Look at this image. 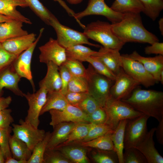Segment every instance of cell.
Instances as JSON below:
<instances>
[{
	"mask_svg": "<svg viewBox=\"0 0 163 163\" xmlns=\"http://www.w3.org/2000/svg\"><path fill=\"white\" fill-rule=\"evenodd\" d=\"M111 29L113 33L125 43L135 42L151 44L159 41L157 37L144 27L140 13L124 14L120 21L111 24Z\"/></svg>",
	"mask_w": 163,
	"mask_h": 163,
	"instance_id": "6da1fadb",
	"label": "cell"
},
{
	"mask_svg": "<svg viewBox=\"0 0 163 163\" xmlns=\"http://www.w3.org/2000/svg\"><path fill=\"white\" fill-rule=\"evenodd\" d=\"M136 110L156 119L163 120V92L152 90L135 89L127 98L121 100Z\"/></svg>",
	"mask_w": 163,
	"mask_h": 163,
	"instance_id": "7a4b0ae2",
	"label": "cell"
},
{
	"mask_svg": "<svg viewBox=\"0 0 163 163\" xmlns=\"http://www.w3.org/2000/svg\"><path fill=\"white\" fill-rule=\"evenodd\" d=\"M88 38L98 42L103 46L120 50L125 44L113 32L111 24L97 20L88 24L83 32Z\"/></svg>",
	"mask_w": 163,
	"mask_h": 163,
	"instance_id": "3957f363",
	"label": "cell"
},
{
	"mask_svg": "<svg viewBox=\"0 0 163 163\" xmlns=\"http://www.w3.org/2000/svg\"><path fill=\"white\" fill-rule=\"evenodd\" d=\"M103 107L107 115L106 123L114 130L120 121L132 119L143 114L126 103L116 100L110 95Z\"/></svg>",
	"mask_w": 163,
	"mask_h": 163,
	"instance_id": "277c9868",
	"label": "cell"
},
{
	"mask_svg": "<svg viewBox=\"0 0 163 163\" xmlns=\"http://www.w3.org/2000/svg\"><path fill=\"white\" fill-rule=\"evenodd\" d=\"M86 77L88 93L104 107L110 95V88L114 81L97 72L90 64L86 69Z\"/></svg>",
	"mask_w": 163,
	"mask_h": 163,
	"instance_id": "5b68a950",
	"label": "cell"
},
{
	"mask_svg": "<svg viewBox=\"0 0 163 163\" xmlns=\"http://www.w3.org/2000/svg\"><path fill=\"white\" fill-rule=\"evenodd\" d=\"M50 25L54 29L58 43L65 49L78 44H88L96 47H101L99 45L90 42L83 33L61 24L53 15L50 20Z\"/></svg>",
	"mask_w": 163,
	"mask_h": 163,
	"instance_id": "8992f818",
	"label": "cell"
},
{
	"mask_svg": "<svg viewBox=\"0 0 163 163\" xmlns=\"http://www.w3.org/2000/svg\"><path fill=\"white\" fill-rule=\"evenodd\" d=\"M149 117L142 114L128 120L125 130L124 149L136 147L143 140L148 132L147 122Z\"/></svg>",
	"mask_w": 163,
	"mask_h": 163,
	"instance_id": "52a82bcc",
	"label": "cell"
},
{
	"mask_svg": "<svg viewBox=\"0 0 163 163\" xmlns=\"http://www.w3.org/2000/svg\"><path fill=\"white\" fill-rule=\"evenodd\" d=\"M92 15L104 16L111 24H115L122 19L124 14L114 11L106 4L104 0H89L86 8L82 11L75 13L74 17L84 29L85 26L81 22L80 20L85 16Z\"/></svg>",
	"mask_w": 163,
	"mask_h": 163,
	"instance_id": "ba28073f",
	"label": "cell"
},
{
	"mask_svg": "<svg viewBox=\"0 0 163 163\" xmlns=\"http://www.w3.org/2000/svg\"><path fill=\"white\" fill-rule=\"evenodd\" d=\"M121 56V67L127 74L140 85L147 88L156 83L153 77L141 62L131 58L128 54H122Z\"/></svg>",
	"mask_w": 163,
	"mask_h": 163,
	"instance_id": "9c48e42d",
	"label": "cell"
},
{
	"mask_svg": "<svg viewBox=\"0 0 163 163\" xmlns=\"http://www.w3.org/2000/svg\"><path fill=\"white\" fill-rule=\"evenodd\" d=\"M47 93L48 91L45 88L40 87L35 93L24 94V97L26 98L29 105L24 120L36 128H38L40 123L39 117L46 102Z\"/></svg>",
	"mask_w": 163,
	"mask_h": 163,
	"instance_id": "30bf717a",
	"label": "cell"
},
{
	"mask_svg": "<svg viewBox=\"0 0 163 163\" xmlns=\"http://www.w3.org/2000/svg\"><path fill=\"white\" fill-rule=\"evenodd\" d=\"M19 124L12 123L13 135L24 142L32 151L42 140L46 133L43 129L35 128L30 123L20 119Z\"/></svg>",
	"mask_w": 163,
	"mask_h": 163,
	"instance_id": "8fae6325",
	"label": "cell"
},
{
	"mask_svg": "<svg viewBox=\"0 0 163 163\" xmlns=\"http://www.w3.org/2000/svg\"><path fill=\"white\" fill-rule=\"evenodd\" d=\"M115 83L110 90L111 96L117 100H122L129 97L140 85L127 74L121 67L116 75Z\"/></svg>",
	"mask_w": 163,
	"mask_h": 163,
	"instance_id": "7c38bea8",
	"label": "cell"
},
{
	"mask_svg": "<svg viewBox=\"0 0 163 163\" xmlns=\"http://www.w3.org/2000/svg\"><path fill=\"white\" fill-rule=\"evenodd\" d=\"M39 49L40 52L39 58L40 62L46 64L51 62L59 66L67 59L66 49L60 45L56 40L51 37Z\"/></svg>",
	"mask_w": 163,
	"mask_h": 163,
	"instance_id": "4fadbf2b",
	"label": "cell"
},
{
	"mask_svg": "<svg viewBox=\"0 0 163 163\" xmlns=\"http://www.w3.org/2000/svg\"><path fill=\"white\" fill-rule=\"evenodd\" d=\"M44 29L43 28L40 29L39 35L34 42L28 49L19 55L12 64L16 73L21 78H24L28 80L34 89L35 87L31 69V59L34 49L42 35Z\"/></svg>",
	"mask_w": 163,
	"mask_h": 163,
	"instance_id": "5bb4252c",
	"label": "cell"
},
{
	"mask_svg": "<svg viewBox=\"0 0 163 163\" xmlns=\"http://www.w3.org/2000/svg\"><path fill=\"white\" fill-rule=\"evenodd\" d=\"M50 125L54 127L63 122H88V115L78 107L68 104L62 110H51Z\"/></svg>",
	"mask_w": 163,
	"mask_h": 163,
	"instance_id": "9a60e30c",
	"label": "cell"
},
{
	"mask_svg": "<svg viewBox=\"0 0 163 163\" xmlns=\"http://www.w3.org/2000/svg\"><path fill=\"white\" fill-rule=\"evenodd\" d=\"M21 78L12 64L0 69V97L3 94L4 88L9 90L17 96L24 97V93L18 86Z\"/></svg>",
	"mask_w": 163,
	"mask_h": 163,
	"instance_id": "2e32d148",
	"label": "cell"
},
{
	"mask_svg": "<svg viewBox=\"0 0 163 163\" xmlns=\"http://www.w3.org/2000/svg\"><path fill=\"white\" fill-rule=\"evenodd\" d=\"M120 50L101 46L98 51L92 56L102 62L116 75L122 67L121 56Z\"/></svg>",
	"mask_w": 163,
	"mask_h": 163,
	"instance_id": "e0dca14e",
	"label": "cell"
},
{
	"mask_svg": "<svg viewBox=\"0 0 163 163\" xmlns=\"http://www.w3.org/2000/svg\"><path fill=\"white\" fill-rule=\"evenodd\" d=\"M156 129L153 128L148 131L143 140L136 147L145 157L147 163H163V157L155 146L153 137Z\"/></svg>",
	"mask_w": 163,
	"mask_h": 163,
	"instance_id": "ac0fdd59",
	"label": "cell"
},
{
	"mask_svg": "<svg viewBox=\"0 0 163 163\" xmlns=\"http://www.w3.org/2000/svg\"><path fill=\"white\" fill-rule=\"evenodd\" d=\"M36 36L34 33L28 34L6 40L1 43L6 50L18 56L34 42L37 39Z\"/></svg>",
	"mask_w": 163,
	"mask_h": 163,
	"instance_id": "d6986e66",
	"label": "cell"
},
{
	"mask_svg": "<svg viewBox=\"0 0 163 163\" xmlns=\"http://www.w3.org/2000/svg\"><path fill=\"white\" fill-rule=\"evenodd\" d=\"M131 58L141 62L147 72L155 80L159 82L160 72L163 70V55H158L153 57H145L135 51L129 55Z\"/></svg>",
	"mask_w": 163,
	"mask_h": 163,
	"instance_id": "ffe728a7",
	"label": "cell"
},
{
	"mask_svg": "<svg viewBox=\"0 0 163 163\" xmlns=\"http://www.w3.org/2000/svg\"><path fill=\"white\" fill-rule=\"evenodd\" d=\"M47 72L44 78L39 82V87L45 88L48 92L60 91L61 80L59 66L52 62L46 64Z\"/></svg>",
	"mask_w": 163,
	"mask_h": 163,
	"instance_id": "44dd1931",
	"label": "cell"
},
{
	"mask_svg": "<svg viewBox=\"0 0 163 163\" xmlns=\"http://www.w3.org/2000/svg\"><path fill=\"white\" fill-rule=\"evenodd\" d=\"M78 123L63 122L53 127L54 130L51 133L46 149H54L65 142Z\"/></svg>",
	"mask_w": 163,
	"mask_h": 163,
	"instance_id": "7402d4cb",
	"label": "cell"
},
{
	"mask_svg": "<svg viewBox=\"0 0 163 163\" xmlns=\"http://www.w3.org/2000/svg\"><path fill=\"white\" fill-rule=\"evenodd\" d=\"M20 6H28L24 0H0V14L9 17L13 19L22 21L28 24H32L27 18L21 14L16 9Z\"/></svg>",
	"mask_w": 163,
	"mask_h": 163,
	"instance_id": "603a6c76",
	"label": "cell"
},
{
	"mask_svg": "<svg viewBox=\"0 0 163 163\" xmlns=\"http://www.w3.org/2000/svg\"><path fill=\"white\" fill-rule=\"evenodd\" d=\"M23 23L21 21L15 19L0 23V42L28 34L27 31L22 28Z\"/></svg>",
	"mask_w": 163,
	"mask_h": 163,
	"instance_id": "cb8c5ba5",
	"label": "cell"
},
{
	"mask_svg": "<svg viewBox=\"0 0 163 163\" xmlns=\"http://www.w3.org/2000/svg\"><path fill=\"white\" fill-rule=\"evenodd\" d=\"M9 145L13 158L27 162L29 159L32 151L23 141L13 135L10 137Z\"/></svg>",
	"mask_w": 163,
	"mask_h": 163,
	"instance_id": "d4e9b609",
	"label": "cell"
},
{
	"mask_svg": "<svg viewBox=\"0 0 163 163\" xmlns=\"http://www.w3.org/2000/svg\"><path fill=\"white\" fill-rule=\"evenodd\" d=\"M128 120L125 119L120 121L111 135L114 150L118 156L119 163H123V154L124 149V133Z\"/></svg>",
	"mask_w": 163,
	"mask_h": 163,
	"instance_id": "484cf974",
	"label": "cell"
},
{
	"mask_svg": "<svg viewBox=\"0 0 163 163\" xmlns=\"http://www.w3.org/2000/svg\"><path fill=\"white\" fill-rule=\"evenodd\" d=\"M68 104L65 95L60 91L48 92L46 102L40 116L51 110H62Z\"/></svg>",
	"mask_w": 163,
	"mask_h": 163,
	"instance_id": "4316f807",
	"label": "cell"
},
{
	"mask_svg": "<svg viewBox=\"0 0 163 163\" xmlns=\"http://www.w3.org/2000/svg\"><path fill=\"white\" fill-rule=\"evenodd\" d=\"M110 8L114 11L121 14L140 13L144 7L139 0H115Z\"/></svg>",
	"mask_w": 163,
	"mask_h": 163,
	"instance_id": "83f0119b",
	"label": "cell"
},
{
	"mask_svg": "<svg viewBox=\"0 0 163 163\" xmlns=\"http://www.w3.org/2000/svg\"><path fill=\"white\" fill-rule=\"evenodd\" d=\"M59 151L65 157L72 162H89L86 150L83 148L65 145L54 148Z\"/></svg>",
	"mask_w": 163,
	"mask_h": 163,
	"instance_id": "f1b7e54d",
	"label": "cell"
},
{
	"mask_svg": "<svg viewBox=\"0 0 163 163\" xmlns=\"http://www.w3.org/2000/svg\"><path fill=\"white\" fill-rule=\"evenodd\" d=\"M91 125V123L88 122L78 123L66 140L56 147L69 145L73 142L80 143L87 135Z\"/></svg>",
	"mask_w": 163,
	"mask_h": 163,
	"instance_id": "f546056e",
	"label": "cell"
},
{
	"mask_svg": "<svg viewBox=\"0 0 163 163\" xmlns=\"http://www.w3.org/2000/svg\"><path fill=\"white\" fill-rule=\"evenodd\" d=\"M67 59L86 62L87 58L96 51L82 44L73 45L66 49Z\"/></svg>",
	"mask_w": 163,
	"mask_h": 163,
	"instance_id": "4dcf8cb0",
	"label": "cell"
},
{
	"mask_svg": "<svg viewBox=\"0 0 163 163\" xmlns=\"http://www.w3.org/2000/svg\"><path fill=\"white\" fill-rule=\"evenodd\" d=\"M111 133L105 134L90 141L79 143V145L83 147H89L104 150L115 151L111 137Z\"/></svg>",
	"mask_w": 163,
	"mask_h": 163,
	"instance_id": "1f68e13d",
	"label": "cell"
},
{
	"mask_svg": "<svg viewBox=\"0 0 163 163\" xmlns=\"http://www.w3.org/2000/svg\"><path fill=\"white\" fill-rule=\"evenodd\" d=\"M50 132L46 133L43 139L37 143L32 151L31 156L27 163H43L44 156L51 135Z\"/></svg>",
	"mask_w": 163,
	"mask_h": 163,
	"instance_id": "d6a6232c",
	"label": "cell"
},
{
	"mask_svg": "<svg viewBox=\"0 0 163 163\" xmlns=\"http://www.w3.org/2000/svg\"><path fill=\"white\" fill-rule=\"evenodd\" d=\"M144 7L143 12L152 21H155L163 9V0H139Z\"/></svg>",
	"mask_w": 163,
	"mask_h": 163,
	"instance_id": "836d02e7",
	"label": "cell"
},
{
	"mask_svg": "<svg viewBox=\"0 0 163 163\" xmlns=\"http://www.w3.org/2000/svg\"><path fill=\"white\" fill-rule=\"evenodd\" d=\"M30 8L46 24L50 25L53 15L39 0H24Z\"/></svg>",
	"mask_w": 163,
	"mask_h": 163,
	"instance_id": "e575fe53",
	"label": "cell"
},
{
	"mask_svg": "<svg viewBox=\"0 0 163 163\" xmlns=\"http://www.w3.org/2000/svg\"><path fill=\"white\" fill-rule=\"evenodd\" d=\"M113 131L106 123L102 124L91 123L87 135L80 143L90 141L107 134L111 133Z\"/></svg>",
	"mask_w": 163,
	"mask_h": 163,
	"instance_id": "d590c367",
	"label": "cell"
},
{
	"mask_svg": "<svg viewBox=\"0 0 163 163\" xmlns=\"http://www.w3.org/2000/svg\"><path fill=\"white\" fill-rule=\"evenodd\" d=\"M94 152L92 158L97 163H119L117 154L113 150H104L96 149Z\"/></svg>",
	"mask_w": 163,
	"mask_h": 163,
	"instance_id": "8d00e7d4",
	"label": "cell"
},
{
	"mask_svg": "<svg viewBox=\"0 0 163 163\" xmlns=\"http://www.w3.org/2000/svg\"><path fill=\"white\" fill-rule=\"evenodd\" d=\"M124 149L123 154V163H147L145 157L136 147Z\"/></svg>",
	"mask_w": 163,
	"mask_h": 163,
	"instance_id": "74e56055",
	"label": "cell"
},
{
	"mask_svg": "<svg viewBox=\"0 0 163 163\" xmlns=\"http://www.w3.org/2000/svg\"><path fill=\"white\" fill-rule=\"evenodd\" d=\"M89 63L98 73L114 81L116 75L111 71L102 62L96 57L91 56L86 61Z\"/></svg>",
	"mask_w": 163,
	"mask_h": 163,
	"instance_id": "f35d334b",
	"label": "cell"
},
{
	"mask_svg": "<svg viewBox=\"0 0 163 163\" xmlns=\"http://www.w3.org/2000/svg\"><path fill=\"white\" fill-rule=\"evenodd\" d=\"M68 91L88 92V83L85 76H78L72 75L68 87Z\"/></svg>",
	"mask_w": 163,
	"mask_h": 163,
	"instance_id": "ab89813d",
	"label": "cell"
},
{
	"mask_svg": "<svg viewBox=\"0 0 163 163\" xmlns=\"http://www.w3.org/2000/svg\"><path fill=\"white\" fill-rule=\"evenodd\" d=\"M12 132V127L11 126L4 128H0V146L5 159L7 158L12 157L9 145V140Z\"/></svg>",
	"mask_w": 163,
	"mask_h": 163,
	"instance_id": "60d3db41",
	"label": "cell"
},
{
	"mask_svg": "<svg viewBox=\"0 0 163 163\" xmlns=\"http://www.w3.org/2000/svg\"><path fill=\"white\" fill-rule=\"evenodd\" d=\"M70 160L56 149H46L44 156L43 163H71Z\"/></svg>",
	"mask_w": 163,
	"mask_h": 163,
	"instance_id": "b9f144b4",
	"label": "cell"
},
{
	"mask_svg": "<svg viewBox=\"0 0 163 163\" xmlns=\"http://www.w3.org/2000/svg\"><path fill=\"white\" fill-rule=\"evenodd\" d=\"M81 62L77 60L67 59L62 65L66 68L72 75L85 76L86 69Z\"/></svg>",
	"mask_w": 163,
	"mask_h": 163,
	"instance_id": "7bdbcfd3",
	"label": "cell"
},
{
	"mask_svg": "<svg viewBox=\"0 0 163 163\" xmlns=\"http://www.w3.org/2000/svg\"><path fill=\"white\" fill-rule=\"evenodd\" d=\"M76 107L87 115H90L98 108L102 107L89 94Z\"/></svg>",
	"mask_w": 163,
	"mask_h": 163,
	"instance_id": "ee69618b",
	"label": "cell"
},
{
	"mask_svg": "<svg viewBox=\"0 0 163 163\" xmlns=\"http://www.w3.org/2000/svg\"><path fill=\"white\" fill-rule=\"evenodd\" d=\"M88 119L89 123L95 124L105 123L107 120L106 112L103 107H100L88 115Z\"/></svg>",
	"mask_w": 163,
	"mask_h": 163,
	"instance_id": "f6af8a7d",
	"label": "cell"
},
{
	"mask_svg": "<svg viewBox=\"0 0 163 163\" xmlns=\"http://www.w3.org/2000/svg\"><path fill=\"white\" fill-rule=\"evenodd\" d=\"M18 56L6 50L0 42V69L12 64Z\"/></svg>",
	"mask_w": 163,
	"mask_h": 163,
	"instance_id": "bcb514c9",
	"label": "cell"
},
{
	"mask_svg": "<svg viewBox=\"0 0 163 163\" xmlns=\"http://www.w3.org/2000/svg\"><path fill=\"white\" fill-rule=\"evenodd\" d=\"M59 69L62 82L60 91L65 95L68 92V85L72 75L66 68L62 65L59 66Z\"/></svg>",
	"mask_w": 163,
	"mask_h": 163,
	"instance_id": "7dc6e473",
	"label": "cell"
},
{
	"mask_svg": "<svg viewBox=\"0 0 163 163\" xmlns=\"http://www.w3.org/2000/svg\"><path fill=\"white\" fill-rule=\"evenodd\" d=\"M89 94L88 92H77L68 91L65 96L68 104L76 106Z\"/></svg>",
	"mask_w": 163,
	"mask_h": 163,
	"instance_id": "c3c4849f",
	"label": "cell"
},
{
	"mask_svg": "<svg viewBox=\"0 0 163 163\" xmlns=\"http://www.w3.org/2000/svg\"><path fill=\"white\" fill-rule=\"evenodd\" d=\"M11 109L6 108L0 110V128H6L9 127L14 122L11 115Z\"/></svg>",
	"mask_w": 163,
	"mask_h": 163,
	"instance_id": "681fc988",
	"label": "cell"
},
{
	"mask_svg": "<svg viewBox=\"0 0 163 163\" xmlns=\"http://www.w3.org/2000/svg\"><path fill=\"white\" fill-rule=\"evenodd\" d=\"M144 52L146 54L148 55L155 54L163 55V43L159 41L155 42L151 45L145 47Z\"/></svg>",
	"mask_w": 163,
	"mask_h": 163,
	"instance_id": "f907efd6",
	"label": "cell"
},
{
	"mask_svg": "<svg viewBox=\"0 0 163 163\" xmlns=\"http://www.w3.org/2000/svg\"><path fill=\"white\" fill-rule=\"evenodd\" d=\"M158 124L156 127L155 132L157 140L158 143L163 145V120L158 122Z\"/></svg>",
	"mask_w": 163,
	"mask_h": 163,
	"instance_id": "816d5d0a",
	"label": "cell"
},
{
	"mask_svg": "<svg viewBox=\"0 0 163 163\" xmlns=\"http://www.w3.org/2000/svg\"><path fill=\"white\" fill-rule=\"evenodd\" d=\"M12 100L10 96L6 97H0V110L8 108Z\"/></svg>",
	"mask_w": 163,
	"mask_h": 163,
	"instance_id": "f5cc1de1",
	"label": "cell"
},
{
	"mask_svg": "<svg viewBox=\"0 0 163 163\" xmlns=\"http://www.w3.org/2000/svg\"><path fill=\"white\" fill-rule=\"evenodd\" d=\"M55 1L57 2L60 5L66 10L69 14L74 17L75 13L72 9H70L66 4V3L62 0H54Z\"/></svg>",
	"mask_w": 163,
	"mask_h": 163,
	"instance_id": "db71d44e",
	"label": "cell"
},
{
	"mask_svg": "<svg viewBox=\"0 0 163 163\" xmlns=\"http://www.w3.org/2000/svg\"><path fill=\"white\" fill-rule=\"evenodd\" d=\"M5 163H27V161H25L18 160L12 157L7 158L5 160Z\"/></svg>",
	"mask_w": 163,
	"mask_h": 163,
	"instance_id": "11a10c76",
	"label": "cell"
},
{
	"mask_svg": "<svg viewBox=\"0 0 163 163\" xmlns=\"http://www.w3.org/2000/svg\"><path fill=\"white\" fill-rule=\"evenodd\" d=\"M14 19L5 15L0 14V23L10 21Z\"/></svg>",
	"mask_w": 163,
	"mask_h": 163,
	"instance_id": "9f6ffc18",
	"label": "cell"
},
{
	"mask_svg": "<svg viewBox=\"0 0 163 163\" xmlns=\"http://www.w3.org/2000/svg\"><path fill=\"white\" fill-rule=\"evenodd\" d=\"M159 28L161 34L163 35V18H161L158 21Z\"/></svg>",
	"mask_w": 163,
	"mask_h": 163,
	"instance_id": "6f0895ef",
	"label": "cell"
},
{
	"mask_svg": "<svg viewBox=\"0 0 163 163\" xmlns=\"http://www.w3.org/2000/svg\"><path fill=\"white\" fill-rule=\"evenodd\" d=\"M67 2L71 4H77L81 2L83 0H66Z\"/></svg>",
	"mask_w": 163,
	"mask_h": 163,
	"instance_id": "680465c9",
	"label": "cell"
},
{
	"mask_svg": "<svg viewBox=\"0 0 163 163\" xmlns=\"http://www.w3.org/2000/svg\"><path fill=\"white\" fill-rule=\"evenodd\" d=\"M5 160L3 154L0 146V163H5Z\"/></svg>",
	"mask_w": 163,
	"mask_h": 163,
	"instance_id": "91938a15",
	"label": "cell"
},
{
	"mask_svg": "<svg viewBox=\"0 0 163 163\" xmlns=\"http://www.w3.org/2000/svg\"><path fill=\"white\" fill-rule=\"evenodd\" d=\"M159 82H160L162 85L163 84V70H161L160 73Z\"/></svg>",
	"mask_w": 163,
	"mask_h": 163,
	"instance_id": "94428289",
	"label": "cell"
}]
</instances>
